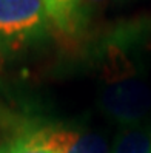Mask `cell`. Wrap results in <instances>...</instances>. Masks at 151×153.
Listing matches in <instances>:
<instances>
[{
    "label": "cell",
    "mask_w": 151,
    "mask_h": 153,
    "mask_svg": "<svg viewBox=\"0 0 151 153\" xmlns=\"http://www.w3.org/2000/svg\"><path fill=\"white\" fill-rule=\"evenodd\" d=\"M79 134L63 128H39L0 146V153H69Z\"/></svg>",
    "instance_id": "7a4b0ae2"
},
{
    "label": "cell",
    "mask_w": 151,
    "mask_h": 153,
    "mask_svg": "<svg viewBox=\"0 0 151 153\" xmlns=\"http://www.w3.org/2000/svg\"><path fill=\"white\" fill-rule=\"evenodd\" d=\"M105 105L111 114L123 121H134L144 116L151 105L150 91L136 79L122 80L105 93Z\"/></svg>",
    "instance_id": "3957f363"
},
{
    "label": "cell",
    "mask_w": 151,
    "mask_h": 153,
    "mask_svg": "<svg viewBox=\"0 0 151 153\" xmlns=\"http://www.w3.org/2000/svg\"><path fill=\"white\" fill-rule=\"evenodd\" d=\"M69 153H110V150L108 144L102 136L85 134V136H79Z\"/></svg>",
    "instance_id": "8992f818"
},
{
    "label": "cell",
    "mask_w": 151,
    "mask_h": 153,
    "mask_svg": "<svg viewBox=\"0 0 151 153\" xmlns=\"http://www.w3.org/2000/svg\"><path fill=\"white\" fill-rule=\"evenodd\" d=\"M49 17L42 0H0V43L20 48L48 31Z\"/></svg>",
    "instance_id": "6da1fadb"
},
{
    "label": "cell",
    "mask_w": 151,
    "mask_h": 153,
    "mask_svg": "<svg viewBox=\"0 0 151 153\" xmlns=\"http://www.w3.org/2000/svg\"><path fill=\"white\" fill-rule=\"evenodd\" d=\"M49 20L59 30L74 33L82 19V0H42Z\"/></svg>",
    "instance_id": "277c9868"
},
{
    "label": "cell",
    "mask_w": 151,
    "mask_h": 153,
    "mask_svg": "<svg viewBox=\"0 0 151 153\" xmlns=\"http://www.w3.org/2000/svg\"><path fill=\"white\" fill-rule=\"evenodd\" d=\"M113 153H151V134L144 130H128L119 136Z\"/></svg>",
    "instance_id": "5b68a950"
},
{
    "label": "cell",
    "mask_w": 151,
    "mask_h": 153,
    "mask_svg": "<svg viewBox=\"0 0 151 153\" xmlns=\"http://www.w3.org/2000/svg\"><path fill=\"white\" fill-rule=\"evenodd\" d=\"M93 2H105V0H93Z\"/></svg>",
    "instance_id": "52a82bcc"
}]
</instances>
